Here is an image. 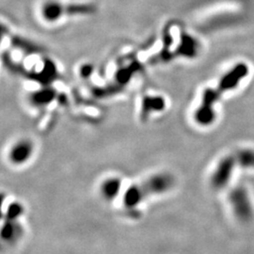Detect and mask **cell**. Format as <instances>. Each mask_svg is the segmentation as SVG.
<instances>
[{"instance_id":"14","label":"cell","mask_w":254,"mask_h":254,"mask_svg":"<svg viewBox=\"0 0 254 254\" xmlns=\"http://www.w3.org/2000/svg\"><path fill=\"white\" fill-rule=\"evenodd\" d=\"M92 72H93V68L90 64H84V65H82L81 68H80V74H81L82 78L83 77L84 78L90 77Z\"/></svg>"},{"instance_id":"13","label":"cell","mask_w":254,"mask_h":254,"mask_svg":"<svg viewBox=\"0 0 254 254\" xmlns=\"http://www.w3.org/2000/svg\"><path fill=\"white\" fill-rule=\"evenodd\" d=\"M23 212V207L19 203H11L7 209V218L8 219H15L20 216Z\"/></svg>"},{"instance_id":"6","label":"cell","mask_w":254,"mask_h":254,"mask_svg":"<svg viewBox=\"0 0 254 254\" xmlns=\"http://www.w3.org/2000/svg\"><path fill=\"white\" fill-rule=\"evenodd\" d=\"M199 50L200 46L197 39L187 33L182 34L180 44L177 47V52L179 56L188 59H193L198 55Z\"/></svg>"},{"instance_id":"8","label":"cell","mask_w":254,"mask_h":254,"mask_svg":"<svg viewBox=\"0 0 254 254\" xmlns=\"http://www.w3.org/2000/svg\"><path fill=\"white\" fill-rule=\"evenodd\" d=\"M56 91L50 88H45L40 91H34L29 95L28 100L30 104L37 108L48 106L56 98Z\"/></svg>"},{"instance_id":"3","label":"cell","mask_w":254,"mask_h":254,"mask_svg":"<svg viewBox=\"0 0 254 254\" xmlns=\"http://www.w3.org/2000/svg\"><path fill=\"white\" fill-rule=\"evenodd\" d=\"M237 165L236 155H227L222 157L217 164L211 176V184L215 189H222L227 186L231 180L235 167Z\"/></svg>"},{"instance_id":"9","label":"cell","mask_w":254,"mask_h":254,"mask_svg":"<svg viewBox=\"0 0 254 254\" xmlns=\"http://www.w3.org/2000/svg\"><path fill=\"white\" fill-rule=\"evenodd\" d=\"M63 3L58 1H47L42 7V16L47 22H56L64 16Z\"/></svg>"},{"instance_id":"4","label":"cell","mask_w":254,"mask_h":254,"mask_svg":"<svg viewBox=\"0 0 254 254\" xmlns=\"http://www.w3.org/2000/svg\"><path fill=\"white\" fill-rule=\"evenodd\" d=\"M34 152V144L31 140L23 138L16 141L9 149L8 158L13 165H22L27 162Z\"/></svg>"},{"instance_id":"2","label":"cell","mask_w":254,"mask_h":254,"mask_svg":"<svg viewBox=\"0 0 254 254\" xmlns=\"http://www.w3.org/2000/svg\"><path fill=\"white\" fill-rule=\"evenodd\" d=\"M249 73V66L245 63H238L220 77L217 89L221 94L227 91H235Z\"/></svg>"},{"instance_id":"10","label":"cell","mask_w":254,"mask_h":254,"mask_svg":"<svg viewBox=\"0 0 254 254\" xmlns=\"http://www.w3.org/2000/svg\"><path fill=\"white\" fill-rule=\"evenodd\" d=\"M96 8L92 4H79V3H70L63 5L64 15H89L95 12Z\"/></svg>"},{"instance_id":"11","label":"cell","mask_w":254,"mask_h":254,"mask_svg":"<svg viewBox=\"0 0 254 254\" xmlns=\"http://www.w3.org/2000/svg\"><path fill=\"white\" fill-rule=\"evenodd\" d=\"M122 182L117 177H111L103 182L101 186V193L107 200L114 199L120 192Z\"/></svg>"},{"instance_id":"1","label":"cell","mask_w":254,"mask_h":254,"mask_svg":"<svg viewBox=\"0 0 254 254\" xmlns=\"http://www.w3.org/2000/svg\"><path fill=\"white\" fill-rule=\"evenodd\" d=\"M173 183L174 180L171 174L157 173L150 176L139 185H133V190L136 195V200L141 202L147 196L167 192L173 188Z\"/></svg>"},{"instance_id":"7","label":"cell","mask_w":254,"mask_h":254,"mask_svg":"<svg viewBox=\"0 0 254 254\" xmlns=\"http://www.w3.org/2000/svg\"><path fill=\"white\" fill-rule=\"evenodd\" d=\"M166 109V101L162 96L147 95L142 99L141 116H149L150 113L161 112Z\"/></svg>"},{"instance_id":"12","label":"cell","mask_w":254,"mask_h":254,"mask_svg":"<svg viewBox=\"0 0 254 254\" xmlns=\"http://www.w3.org/2000/svg\"><path fill=\"white\" fill-rule=\"evenodd\" d=\"M237 165L246 169H254V149H240L236 154Z\"/></svg>"},{"instance_id":"5","label":"cell","mask_w":254,"mask_h":254,"mask_svg":"<svg viewBox=\"0 0 254 254\" xmlns=\"http://www.w3.org/2000/svg\"><path fill=\"white\" fill-rule=\"evenodd\" d=\"M230 200L236 209V214L247 217L252 213V204L248 197V193L243 188H237L232 191Z\"/></svg>"}]
</instances>
